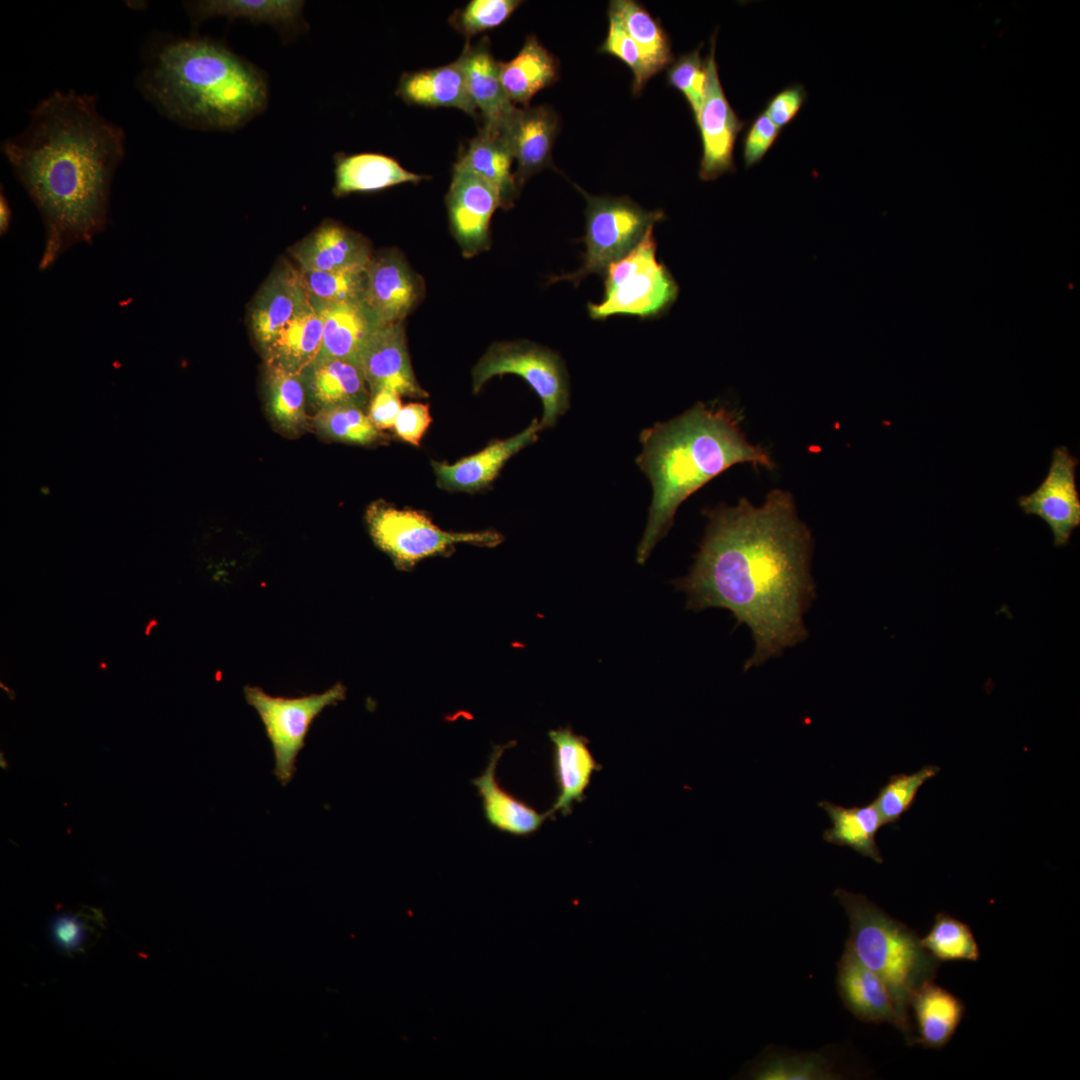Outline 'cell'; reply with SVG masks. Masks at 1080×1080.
I'll return each mask as SVG.
<instances>
[{
    "mask_svg": "<svg viewBox=\"0 0 1080 1080\" xmlns=\"http://www.w3.org/2000/svg\"><path fill=\"white\" fill-rule=\"evenodd\" d=\"M708 523L689 573L673 581L686 608L729 610L752 633L744 669L780 656L804 641V615L816 598L810 573L811 531L792 496L771 491L762 505L742 498L705 511Z\"/></svg>",
    "mask_w": 1080,
    "mask_h": 1080,
    "instance_id": "cell-1",
    "label": "cell"
},
{
    "mask_svg": "<svg viewBox=\"0 0 1080 1080\" xmlns=\"http://www.w3.org/2000/svg\"><path fill=\"white\" fill-rule=\"evenodd\" d=\"M96 102L94 95L54 91L28 111L27 127L1 145L44 224L42 271L71 246L91 244L109 221L125 132L98 112Z\"/></svg>",
    "mask_w": 1080,
    "mask_h": 1080,
    "instance_id": "cell-2",
    "label": "cell"
},
{
    "mask_svg": "<svg viewBox=\"0 0 1080 1080\" xmlns=\"http://www.w3.org/2000/svg\"><path fill=\"white\" fill-rule=\"evenodd\" d=\"M640 442L636 463L650 480L653 497L637 548L639 564L667 535L682 502L708 481L735 464L774 466L764 448L748 442L735 415L702 402L644 429Z\"/></svg>",
    "mask_w": 1080,
    "mask_h": 1080,
    "instance_id": "cell-3",
    "label": "cell"
},
{
    "mask_svg": "<svg viewBox=\"0 0 1080 1080\" xmlns=\"http://www.w3.org/2000/svg\"><path fill=\"white\" fill-rule=\"evenodd\" d=\"M137 86L164 116L199 130L236 129L263 112L268 101L261 71L209 38L154 45Z\"/></svg>",
    "mask_w": 1080,
    "mask_h": 1080,
    "instance_id": "cell-4",
    "label": "cell"
},
{
    "mask_svg": "<svg viewBox=\"0 0 1080 1080\" xmlns=\"http://www.w3.org/2000/svg\"><path fill=\"white\" fill-rule=\"evenodd\" d=\"M834 896L849 920L845 944L884 982L897 1015V1029L908 1045H917L910 1002L921 986L935 979L941 963L923 948L916 931L866 896L842 888Z\"/></svg>",
    "mask_w": 1080,
    "mask_h": 1080,
    "instance_id": "cell-5",
    "label": "cell"
},
{
    "mask_svg": "<svg viewBox=\"0 0 1080 1080\" xmlns=\"http://www.w3.org/2000/svg\"><path fill=\"white\" fill-rule=\"evenodd\" d=\"M656 249L652 226L630 252L607 267L603 299L587 305L592 319L604 320L613 315L654 318L672 306L679 287L666 266L657 260Z\"/></svg>",
    "mask_w": 1080,
    "mask_h": 1080,
    "instance_id": "cell-6",
    "label": "cell"
},
{
    "mask_svg": "<svg viewBox=\"0 0 1080 1080\" xmlns=\"http://www.w3.org/2000/svg\"><path fill=\"white\" fill-rule=\"evenodd\" d=\"M576 187L586 200L583 263L574 272L553 276L549 283L569 280L578 285L589 274L604 273L665 218L663 211H647L628 197L595 196Z\"/></svg>",
    "mask_w": 1080,
    "mask_h": 1080,
    "instance_id": "cell-7",
    "label": "cell"
},
{
    "mask_svg": "<svg viewBox=\"0 0 1080 1080\" xmlns=\"http://www.w3.org/2000/svg\"><path fill=\"white\" fill-rule=\"evenodd\" d=\"M365 519L373 542L398 569H410L430 556L446 555L459 543L493 547L503 540L492 530L444 531L421 512L397 509L382 501L367 508Z\"/></svg>",
    "mask_w": 1080,
    "mask_h": 1080,
    "instance_id": "cell-8",
    "label": "cell"
},
{
    "mask_svg": "<svg viewBox=\"0 0 1080 1080\" xmlns=\"http://www.w3.org/2000/svg\"><path fill=\"white\" fill-rule=\"evenodd\" d=\"M515 374L522 377L542 401L541 429L555 425L570 405L567 370L555 352L529 341L492 344L472 370L474 393L494 376Z\"/></svg>",
    "mask_w": 1080,
    "mask_h": 1080,
    "instance_id": "cell-9",
    "label": "cell"
},
{
    "mask_svg": "<svg viewBox=\"0 0 1080 1080\" xmlns=\"http://www.w3.org/2000/svg\"><path fill=\"white\" fill-rule=\"evenodd\" d=\"M246 702L255 709L264 726L274 755L273 773L286 786L296 772L299 752L314 720L346 697V687L338 682L322 693L300 697L273 696L258 686L244 687Z\"/></svg>",
    "mask_w": 1080,
    "mask_h": 1080,
    "instance_id": "cell-10",
    "label": "cell"
},
{
    "mask_svg": "<svg viewBox=\"0 0 1080 1080\" xmlns=\"http://www.w3.org/2000/svg\"><path fill=\"white\" fill-rule=\"evenodd\" d=\"M716 34L717 31L711 37L710 51L705 57V96L696 122L703 148L699 177L704 181L715 180L735 171L733 151L737 137L746 124L739 119L724 93L715 59Z\"/></svg>",
    "mask_w": 1080,
    "mask_h": 1080,
    "instance_id": "cell-11",
    "label": "cell"
},
{
    "mask_svg": "<svg viewBox=\"0 0 1080 1080\" xmlns=\"http://www.w3.org/2000/svg\"><path fill=\"white\" fill-rule=\"evenodd\" d=\"M1078 462L1066 446L1054 448L1044 480L1032 493L1018 498L1025 514L1038 516L1048 525L1056 547L1068 545L1073 531L1080 525Z\"/></svg>",
    "mask_w": 1080,
    "mask_h": 1080,
    "instance_id": "cell-12",
    "label": "cell"
},
{
    "mask_svg": "<svg viewBox=\"0 0 1080 1080\" xmlns=\"http://www.w3.org/2000/svg\"><path fill=\"white\" fill-rule=\"evenodd\" d=\"M446 206L462 254L472 257L488 250L491 218L500 207L496 190L476 174L454 166Z\"/></svg>",
    "mask_w": 1080,
    "mask_h": 1080,
    "instance_id": "cell-13",
    "label": "cell"
},
{
    "mask_svg": "<svg viewBox=\"0 0 1080 1080\" xmlns=\"http://www.w3.org/2000/svg\"><path fill=\"white\" fill-rule=\"evenodd\" d=\"M364 303L380 325L402 322L424 295V283L396 250L372 255Z\"/></svg>",
    "mask_w": 1080,
    "mask_h": 1080,
    "instance_id": "cell-14",
    "label": "cell"
},
{
    "mask_svg": "<svg viewBox=\"0 0 1080 1080\" xmlns=\"http://www.w3.org/2000/svg\"><path fill=\"white\" fill-rule=\"evenodd\" d=\"M357 364L370 395L388 389L411 398L429 396L412 369L403 321L379 326L362 349Z\"/></svg>",
    "mask_w": 1080,
    "mask_h": 1080,
    "instance_id": "cell-15",
    "label": "cell"
},
{
    "mask_svg": "<svg viewBox=\"0 0 1080 1080\" xmlns=\"http://www.w3.org/2000/svg\"><path fill=\"white\" fill-rule=\"evenodd\" d=\"M308 300L298 268L282 262L273 269L248 314L251 332L263 353Z\"/></svg>",
    "mask_w": 1080,
    "mask_h": 1080,
    "instance_id": "cell-16",
    "label": "cell"
},
{
    "mask_svg": "<svg viewBox=\"0 0 1080 1080\" xmlns=\"http://www.w3.org/2000/svg\"><path fill=\"white\" fill-rule=\"evenodd\" d=\"M541 430L539 421L534 419L520 433L505 440H496L480 452L454 464L431 461L438 487L464 492L485 488L513 455L537 440Z\"/></svg>",
    "mask_w": 1080,
    "mask_h": 1080,
    "instance_id": "cell-17",
    "label": "cell"
},
{
    "mask_svg": "<svg viewBox=\"0 0 1080 1080\" xmlns=\"http://www.w3.org/2000/svg\"><path fill=\"white\" fill-rule=\"evenodd\" d=\"M291 255L299 269L344 271L365 269L372 253L367 240L333 220H326L297 243Z\"/></svg>",
    "mask_w": 1080,
    "mask_h": 1080,
    "instance_id": "cell-18",
    "label": "cell"
},
{
    "mask_svg": "<svg viewBox=\"0 0 1080 1080\" xmlns=\"http://www.w3.org/2000/svg\"><path fill=\"white\" fill-rule=\"evenodd\" d=\"M558 131V117L548 107L518 108L504 129L517 167L519 189L535 173L552 166V149Z\"/></svg>",
    "mask_w": 1080,
    "mask_h": 1080,
    "instance_id": "cell-19",
    "label": "cell"
},
{
    "mask_svg": "<svg viewBox=\"0 0 1080 1080\" xmlns=\"http://www.w3.org/2000/svg\"><path fill=\"white\" fill-rule=\"evenodd\" d=\"M459 58L469 96L483 118V127L503 130L518 108L503 88L499 61L491 53L489 39L483 37L474 45L467 42Z\"/></svg>",
    "mask_w": 1080,
    "mask_h": 1080,
    "instance_id": "cell-20",
    "label": "cell"
},
{
    "mask_svg": "<svg viewBox=\"0 0 1080 1080\" xmlns=\"http://www.w3.org/2000/svg\"><path fill=\"white\" fill-rule=\"evenodd\" d=\"M836 985L845 1008L858 1020L898 1027L891 995L884 982L862 964L845 944L837 962Z\"/></svg>",
    "mask_w": 1080,
    "mask_h": 1080,
    "instance_id": "cell-21",
    "label": "cell"
},
{
    "mask_svg": "<svg viewBox=\"0 0 1080 1080\" xmlns=\"http://www.w3.org/2000/svg\"><path fill=\"white\" fill-rule=\"evenodd\" d=\"M554 746V772L558 795L550 816L556 812L570 814L574 802H581L594 772L601 769L594 758L588 740L572 731L570 727L551 730L548 733Z\"/></svg>",
    "mask_w": 1080,
    "mask_h": 1080,
    "instance_id": "cell-22",
    "label": "cell"
},
{
    "mask_svg": "<svg viewBox=\"0 0 1080 1080\" xmlns=\"http://www.w3.org/2000/svg\"><path fill=\"white\" fill-rule=\"evenodd\" d=\"M311 303L323 325L322 345L316 359L339 358L357 363L365 344L381 326L365 303Z\"/></svg>",
    "mask_w": 1080,
    "mask_h": 1080,
    "instance_id": "cell-23",
    "label": "cell"
},
{
    "mask_svg": "<svg viewBox=\"0 0 1080 1080\" xmlns=\"http://www.w3.org/2000/svg\"><path fill=\"white\" fill-rule=\"evenodd\" d=\"M850 1074L835 1047L798 1052L768 1046L745 1072L755 1080L844 1079Z\"/></svg>",
    "mask_w": 1080,
    "mask_h": 1080,
    "instance_id": "cell-24",
    "label": "cell"
},
{
    "mask_svg": "<svg viewBox=\"0 0 1080 1080\" xmlns=\"http://www.w3.org/2000/svg\"><path fill=\"white\" fill-rule=\"evenodd\" d=\"M513 160L504 130L482 126L461 150L454 166L468 170L489 183L498 193L500 208L507 210L513 206L520 191L511 171Z\"/></svg>",
    "mask_w": 1080,
    "mask_h": 1080,
    "instance_id": "cell-25",
    "label": "cell"
},
{
    "mask_svg": "<svg viewBox=\"0 0 1080 1080\" xmlns=\"http://www.w3.org/2000/svg\"><path fill=\"white\" fill-rule=\"evenodd\" d=\"M306 398L318 410L341 404L368 407L370 391L359 365L350 360L316 359L301 373Z\"/></svg>",
    "mask_w": 1080,
    "mask_h": 1080,
    "instance_id": "cell-26",
    "label": "cell"
},
{
    "mask_svg": "<svg viewBox=\"0 0 1080 1080\" xmlns=\"http://www.w3.org/2000/svg\"><path fill=\"white\" fill-rule=\"evenodd\" d=\"M511 744L513 743L493 747L487 767L480 776L472 780V784L482 798L484 815L491 826L514 836H527L538 831L551 816L548 811L537 812L499 785L496 767L504 750Z\"/></svg>",
    "mask_w": 1080,
    "mask_h": 1080,
    "instance_id": "cell-27",
    "label": "cell"
},
{
    "mask_svg": "<svg viewBox=\"0 0 1080 1080\" xmlns=\"http://www.w3.org/2000/svg\"><path fill=\"white\" fill-rule=\"evenodd\" d=\"M396 94L408 104L451 107L472 117L477 115L459 57L444 66L403 73Z\"/></svg>",
    "mask_w": 1080,
    "mask_h": 1080,
    "instance_id": "cell-28",
    "label": "cell"
},
{
    "mask_svg": "<svg viewBox=\"0 0 1080 1080\" xmlns=\"http://www.w3.org/2000/svg\"><path fill=\"white\" fill-rule=\"evenodd\" d=\"M334 160L333 193L337 197L356 192L380 191L403 183H418L429 176L406 170L394 158L375 152L346 154Z\"/></svg>",
    "mask_w": 1080,
    "mask_h": 1080,
    "instance_id": "cell-29",
    "label": "cell"
},
{
    "mask_svg": "<svg viewBox=\"0 0 1080 1080\" xmlns=\"http://www.w3.org/2000/svg\"><path fill=\"white\" fill-rule=\"evenodd\" d=\"M910 1009L915 1017L917 1044L932 1049H941L950 1042L965 1014L961 999L933 981L915 992Z\"/></svg>",
    "mask_w": 1080,
    "mask_h": 1080,
    "instance_id": "cell-30",
    "label": "cell"
},
{
    "mask_svg": "<svg viewBox=\"0 0 1080 1080\" xmlns=\"http://www.w3.org/2000/svg\"><path fill=\"white\" fill-rule=\"evenodd\" d=\"M557 59L537 40L528 36L518 54L507 62H499L503 88L516 104L528 107L532 97L558 78Z\"/></svg>",
    "mask_w": 1080,
    "mask_h": 1080,
    "instance_id": "cell-31",
    "label": "cell"
},
{
    "mask_svg": "<svg viewBox=\"0 0 1080 1080\" xmlns=\"http://www.w3.org/2000/svg\"><path fill=\"white\" fill-rule=\"evenodd\" d=\"M304 1L295 0H205L189 2L188 10L195 23L215 16L230 20L245 18L253 23H267L289 34L301 31Z\"/></svg>",
    "mask_w": 1080,
    "mask_h": 1080,
    "instance_id": "cell-32",
    "label": "cell"
},
{
    "mask_svg": "<svg viewBox=\"0 0 1080 1080\" xmlns=\"http://www.w3.org/2000/svg\"><path fill=\"white\" fill-rule=\"evenodd\" d=\"M322 336V320L308 300L263 353L266 365L301 374L318 357Z\"/></svg>",
    "mask_w": 1080,
    "mask_h": 1080,
    "instance_id": "cell-33",
    "label": "cell"
},
{
    "mask_svg": "<svg viewBox=\"0 0 1080 1080\" xmlns=\"http://www.w3.org/2000/svg\"><path fill=\"white\" fill-rule=\"evenodd\" d=\"M818 806L828 814L832 824L823 832L826 842L850 847L876 863L883 862L876 843V834L884 826V822L873 802L863 806L844 807L823 800Z\"/></svg>",
    "mask_w": 1080,
    "mask_h": 1080,
    "instance_id": "cell-34",
    "label": "cell"
},
{
    "mask_svg": "<svg viewBox=\"0 0 1080 1080\" xmlns=\"http://www.w3.org/2000/svg\"><path fill=\"white\" fill-rule=\"evenodd\" d=\"M609 10L620 18L623 26L639 48L649 78L674 61L669 38L659 22L638 2L614 0Z\"/></svg>",
    "mask_w": 1080,
    "mask_h": 1080,
    "instance_id": "cell-35",
    "label": "cell"
},
{
    "mask_svg": "<svg viewBox=\"0 0 1080 1080\" xmlns=\"http://www.w3.org/2000/svg\"><path fill=\"white\" fill-rule=\"evenodd\" d=\"M265 385L268 413L276 427L292 435L301 432L307 424L301 374L266 365Z\"/></svg>",
    "mask_w": 1080,
    "mask_h": 1080,
    "instance_id": "cell-36",
    "label": "cell"
},
{
    "mask_svg": "<svg viewBox=\"0 0 1080 1080\" xmlns=\"http://www.w3.org/2000/svg\"><path fill=\"white\" fill-rule=\"evenodd\" d=\"M923 948L937 961H978L980 950L970 927L948 913H937Z\"/></svg>",
    "mask_w": 1080,
    "mask_h": 1080,
    "instance_id": "cell-37",
    "label": "cell"
},
{
    "mask_svg": "<svg viewBox=\"0 0 1080 1080\" xmlns=\"http://www.w3.org/2000/svg\"><path fill=\"white\" fill-rule=\"evenodd\" d=\"M313 422L319 432L334 440L368 445L381 438L380 430L365 409L353 404L322 408L316 412Z\"/></svg>",
    "mask_w": 1080,
    "mask_h": 1080,
    "instance_id": "cell-38",
    "label": "cell"
},
{
    "mask_svg": "<svg viewBox=\"0 0 1080 1080\" xmlns=\"http://www.w3.org/2000/svg\"><path fill=\"white\" fill-rule=\"evenodd\" d=\"M299 271L311 302L327 304L364 302L366 268L344 271L305 269H299Z\"/></svg>",
    "mask_w": 1080,
    "mask_h": 1080,
    "instance_id": "cell-39",
    "label": "cell"
},
{
    "mask_svg": "<svg viewBox=\"0 0 1080 1080\" xmlns=\"http://www.w3.org/2000/svg\"><path fill=\"white\" fill-rule=\"evenodd\" d=\"M940 771L937 765H925L919 770L891 776L872 801L884 825L897 823L914 804L916 795L924 783Z\"/></svg>",
    "mask_w": 1080,
    "mask_h": 1080,
    "instance_id": "cell-40",
    "label": "cell"
},
{
    "mask_svg": "<svg viewBox=\"0 0 1080 1080\" xmlns=\"http://www.w3.org/2000/svg\"><path fill=\"white\" fill-rule=\"evenodd\" d=\"M521 3L518 0H472L455 11L449 23L470 39L503 24Z\"/></svg>",
    "mask_w": 1080,
    "mask_h": 1080,
    "instance_id": "cell-41",
    "label": "cell"
},
{
    "mask_svg": "<svg viewBox=\"0 0 1080 1080\" xmlns=\"http://www.w3.org/2000/svg\"><path fill=\"white\" fill-rule=\"evenodd\" d=\"M681 55L674 60L667 71L668 84L680 91L690 106L697 122L705 96L707 81L706 58L702 59L700 49Z\"/></svg>",
    "mask_w": 1080,
    "mask_h": 1080,
    "instance_id": "cell-42",
    "label": "cell"
},
{
    "mask_svg": "<svg viewBox=\"0 0 1080 1080\" xmlns=\"http://www.w3.org/2000/svg\"><path fill=\"white\" fill-rule=\"evenodd\" d=\"M608 17V33L599 51L617 57L630 68L633 73L632 90L633 93L637 94L650 79L642 54L618 15L608 10Z\"/></svg>",
    "mask_w": 1080,
    "mask_h": 1080,
    "instance_id": "cell-43",
    "label": "cell"
},
{
    "mask_svg": "<svg viewBox=\"0 0 1080 1080\" xmlns=\"http://www.w3.org/2000/svg\"><path fill=\"white\" fill-rule=\"evenodd\" d=\"M779 129L764 113L749 124L743 138V160L747 168L758 164L780 135Z\"/></svg>",
    "mask_w": 1080,
    "mask_h": 1080,
    "instance_id": "cell-44",
    "label": "cell"
},
{
    "mask_svg": "<svg viewBox=\"0 0 1080 1080\" xmlns=\"http://www.w3.org/2000/svg\"><path fill=\"white\" fill-rule=\"evenodd\" d=\"M806 99L805 87L798 83L791 84L768 100L764 113L779 129H782L795 119Z\"/></svg>",
    "mask_w": 1080,
    "mask_h": 1080,
    "instance_id": "cell-45",
    "label": "cell"
},
{
    "mask_svg": "<svg viewBox=\"0 0 1080 1080\" xmlns=\"http://www.w3.org/2000/svg\"><path fill=\"white\" fill-rule=\"evenodd\" d=\"M431 421L429 406L414 402L402 406L393 428L401 440L413 446H419Z\"/></svg>",
    "mask_w": 1080,
    "mask_h": 1080,
    "instance_id": "cell-46",
    "label": "cell"
},
{
    "mask_svg": "<svg viewBox=\"0 0 1080 1080\" xmlns=\"http://www.w3.org/2000/svg\"><path fill=\"white\" fill-rule=\"evenodd\" d=\"M401 408L398 393L381 389L370 395L368 416L377 429H389L393 428Z\"/></svg>",
    "mask_w": 1080,
    "mask_h": 1080,
    "instance_id": "cell-47",
    "label": "cell"
},
{
    "mask_svg": "<svg viewBox=\"0 0 1080 1080\" xmlns=\"http://www.w3.org/2000/svg\"><path fill=\"white\" fill-rule=\"evenodd\" d=\"M52 936L60 948L74 952L81 948L85 941V925L78 916L61 913L52 920Z\"/></svg>",
    "mask_w": 1080,
    "mask_h": 1080,
    "instance_id": "cell-48",
    "label": "cell"
},
{
    "mask_svg": "<svg viewBox=\"0 0 1080 1080\" xmlns=\"http://www.w3.org/2000/svg\"><path fill=\"white\" fill-rule=\"evenodd\" d=\"M11 217H12L11 208L9 206V203L7 201V198H6L5 194H3V190L1 189V195H0V232H1V235L6 234V232L8 231L9 226H10V222H11Z\"/></svg>",
    "mask_w": 1080,
    "mask_h": 1080,
    "instance_id": "cell-49",
    "label": "cell"
},
{
    "mask_svg": "<svg viewBox=\"0 0 1080 1080\" xmlns=\"http://www.w3.org/2000/svg\"><path fill=\"white\" fill-rule=\"evenodd\" d=\"M157 626V620L151 619L145 627V635H149L151 630Z\"/></svg>",
    "mask_w": 1080,
    "mask_h": 1080,
    "instance_id": "cell-50",
    "label": "cell"
},
{
    "mask_svg": "<svg viewBox=\"0 0 1080 1080\" xmlns=\"http://www.w3.org/2000/svg\"><path fill=\"white\" fill-rule=\"evenodd\" d=\"M0 686L5 690L11 700L15 699V692L13 690H10L7 686L3 685V683H1Z\"/></svg>",
    "mask_w": 1080,
    "mask_h": 1080,
    "instance_id": "cell-51",
    "label": "cell"
},
{
    "mask_svg": "<svg viewBox=\"0 0 1080 1080\" xmlns=\"http://www.w3.org/2000/svg\"><path fill=\"white\" fill-rule=\"evenodd\" d=\"M0 766L4 770L8 769V763H7L6 759H5V756H4L3 752H0Z\"/></svg>",
    "mask_w": 1080,
    "mask_h": 1080,
    "instance_id": "cell-52",
    "label": "cell"
}]
</instances>
